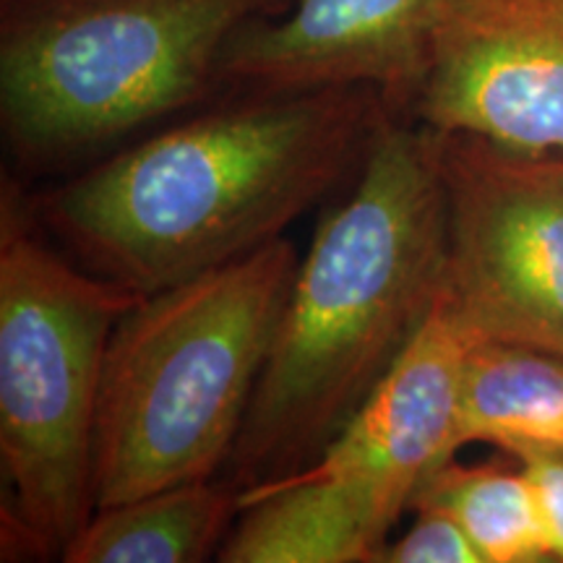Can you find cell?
<instances>
[{
    "mask_svg": "<svg viewBox=\"0 0 563 563\" xmlns=\"http://www.w3.org/2000/svg\"><path fill=\"white\" fill-rule=\"evenodd\" d=\"M391 115L365 87L228 91L89 162L42 196L34 222L89 272L157 292L285 238L361 173Z\"/></svg>",
    "mask_w": 563,
    "mask_h": 563,
    "instance_id": "cell-1",
    "label": "cell"
},
{
    "mask_svg": "<svg viewBox=\"0 0 563 563\" xmlns=\"http://www.w3.org/2000/svg\"><path fill=\"white\" fill-rule=\"evenodd\" d=\"M443 256L439 133L391 115L300 258L224 481L243 493L319 460L433 311Z\"/></svg>",
    "mask_w": 563,
    "mask_h": 563,
    "instance_id": "cell-2",
    "label": "cell"
},
{
    "mask_svg": "<svg viewBox=\"0 0 563 563\" xmlns=\"http://www.w3.org/2000/svg\"><path fill=\"white\" fill-rule=\"evenodd\" d=\"M298 264L279 238L123 313L97 399L95 511L224 473Z\"/></svg>",
    "mask_w": 563,
    "mask_h": 563,
    "instance_id": "cell-3",
    "label": "cell"
},
{
    "mask_svg": "<svg viewBox=\"0 0 563 563\" xmlns=\"http://www.w3.org/2000/svg\"><path fill=\"white\" fill-rule=\"evenodd\" d=\"M295 0H0V129L21 167L115 152L220 91L230 40Z\"/></svg>",
    "mask_w": 563,
    "mask_h": 563,
    "instance_id": "cell-4",
    "label": "cell"
},
{
    "mask_svg": "<svg viewBox=\"0 0 563 563\" xmlns=\"http://www.w3.org/2000/svg\"><path fill=\"white\" fill-rule=\"evenodd\" d=\"M141 298L53 249L3 196L0 467L13 540L63 559L95 514V422L104 355Z\"/></svg>",
    "mask_w": 563,
    "mask_h": 563,
    "instance_id": "cell-5",
    "label": "cell"
},
{
    "mask_svg": "<svg viewBox=\"0 0 563 563\" xmlns=\"http://www.w3.org/2000/svg\"><path fill=\"white\" fill-rule=\"evenodd\" d=\"M439 165L443 302L475 342L563 357V152L439 133Z\"/></svg>",
    "mask_w": 563,
    "mask_h": 563,
    "instance_id": "cell-6",
    "label": "cell"
},
{
    "mask_svg": "<svg viewBox=\"0 0 563 563\" xmlns=\"http://www.w3.org/2000/svg\"><path fill=\"white\" fill-rule=\"evenodd\" d=\"M412 121L563 152V0H439Z\"/></svg>",
    "mask_w": 563,
    "mask_h": 563,
    "instance_id": "cell-7",
    "label": "cell"
},
{
    "mask_svg": "<svg viewBox=\"0 0 563 563\" xmlns=\"http://www.w3.org/2000/svg\"><path fill=\"white\" fill-rule=\"evenodd\" d=\"M439 0H295L245 24L220 63V91L376 89L410 118L431 63Z\"/></svg>",
    "mask_w": 563,
    "mask_h": 563,
    "instance_id": "cell-8",
    "label": "cell"
},
{
    "mask_svg": "<svg viewBox=\"0 0 563 563\" xmlns=\"http://www.w3.org/2000/svg\"><path fill=\"white\" fill-rule=\"evenodd\" d=\"M473 344L439 295L391 371L308 470L365 485L410 511L420 483L462 449L460 389Z\"/></svg>",
    "mask_w": 563,
    "mask_h": 563,
    "instance_id": "cell-9",
    "label": "cell"
},
{
    "mask_svg": "<svg viewBox=\"0 0 563 563\" xmlns=\"http://www.w3.org/2000/svg\"><path fill=\"white\" fill-rule=\"evenodd\" d=\"M402 509L382 493L298 470L241 493L222 563H376Z\"/></svg>",
    "mask_w": 563,
    "mask_h": 563,
    "instance_id": "cell-10",
    "label": "cell"
},
{
    "mask_svg": "<svg viewBox=\"0 0 563 563\" xmlns=\"http://www.w3.org/2000/svg\"><path fill=\"white\" fill-rule=\"evenodd\" d=\"M490 443L511 460H563V357L509 342H475L460 389V446Z\"/></svg>",
    "mask_w": 563,
    "mask_h": 563,
    "instance_id": "cell-11",
    "label": "cell"
},
{
    "mask_svg": "<svg viewBox=\"0 0 563 563\" xmlns=\"http://www.w3.org/2000/svg\"><path fill=\"white\" fill-rule=\"evenodd\" d=\"M241 511V490L211 477L104 506L70 540L66 563H201L217 553Z\"/></svg>",
    "mask_w": 563,
    "mask_h": 563,
    "instance_id": "cell-12",
    "label": "cell"
},
{
    "mask_svg": "<svg viewBox=\"0 0 563 563\" xmlns=\"http://www.w3.org/2000/svg\"><path fill=\"white\" fill-rule=\"evenodd\" d=\"M412 506H435L452 514L470 534L483 563H543L548 555L538 506L525 467L501 464H462L454 460L435 467Z\"/></svg>",
    "mask_w": 563,
    "mask_h": 563,
    "instance_id": "cell-13",
    "label": "cell"
},
{
    "mask_svg": "<svg viewBox=\"0 0 563 563\" xmlns=\"http://www.w3.org/2000/svg\"><path fill=\"white\" fill-rule=\"evenodd\" d=\"M410 511V527L386 540L376 563H483L481 551L452 514L435 506H412Z\"/></svg>",
    "mask_w": 563,
    "mask_h": 563,
    "instance_id": "cell-14",
    "label": "cell"
},
{
    "mask_svg": "<svg viewBox=\"0 0 563 563\" xmlns=\"http://www.w3.org/2000/svg\"><path fill=\"white\" fill-rule=\"evenodd\" d=\"M519 464L530 477L548 555L551 561L563 563V460L543 456V460H525Z\"/></svg>",
    "mask_w": 563,
    "mask_h": 563,
    "instance_id": "cell-15",
    "label": "cell"
}]
</instances>
